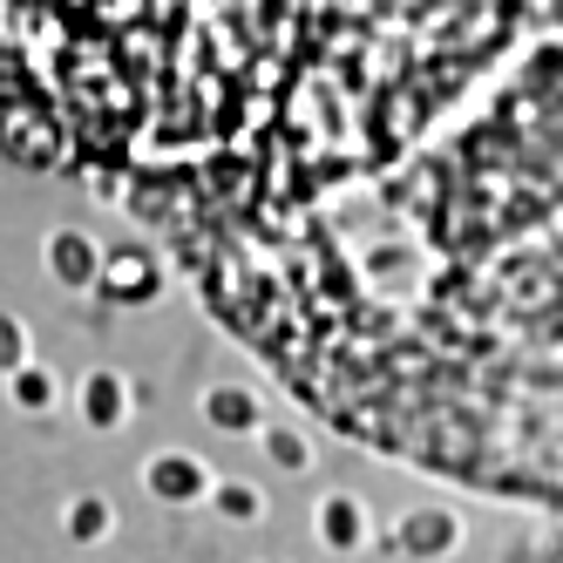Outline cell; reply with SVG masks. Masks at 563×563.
I'll return each mask as SVG.
<instances>
[{"mask_svg":"<svg viewBox=\"0 0 563 563\" xmlns=\"http://www.w3.org/2000/svg\"><path fill=\"white\" fill-rule=\"evenodd\" d=\"M556 0H0V143L143 184L190 258L400 170Z\"/></svg>","mask_w":563,"mask_h":563,"instance_id":"6da1fadb","label":"cell"},{"mask_svg":"<svg viewBox=\"0 0 563 563\" xmlns=\"http://www.w3.org/2000/svg\"><path fill=\"white\" fill-rule=\"evenodd\" d=\"M96 286H102V299H115V306H150L156 286H164V272H156V252L123 245V252H102Z\"/></svg>","mask_w":563,"mask_h":563,"instance_id":"7a4b0ae2","label":"cell"},{"mask_svg":"<svg viewBox=\"0 0 563 563\" xmlns=\"http://www.w3.org/2000/svg\"><path fill=\"white\" fill-rule=\"evenodd\" d=\"M143 489H150L156 503H170V509H190V503H205L211 468L197 462V455H184V449H164V455L143 462Z\"/></svg>","mask_w":563,"mask_h":563,"instance_id":"3957f363","label":"cell"},{"mask_svg":"<svg viewBox=\"0 0 563 563\" xmlns=\"http://www.w3.org/2000/svg\"><path fill=\"white\" fill-rule=\"evenodd\" d=\"M75 408H82V421L96 434H115V428L136 415V387L115 374V367H96V374H82V387H75Z\"/></svg>","mask_w":563,"mask_h":563,"instance_id":"277c9868","label":"cell"},{"mask_svg":"<svg viewBox=\"0 0 563 563\" xmlns=\"http://www.w3.org/2000/svg\"><path fill=\"white\" fill-rule=\"evenodd\" d=\"M42 265L62 292H96V265H102V245L89 231H48L42 245Z\"/></svg>","mask_w":563,"mask_h":563,"instance_id":"5b68a950","label":"cell"},{"mask_svg":"<svg viewBox=\"0 0 563 563\" xmlns=\"http://www.w3.org/2000/svg\"><path fill=\"white\" fill-rule=\"evenodd\" d=\"M312 530H319V543H327L333 556H353L360 543L374 537V522H367V503H360V496L333 489V496H319V509H312Z\"/></svg>","mask_w":563,"mask_h":563,"instance_id":"8992f818","label":"cell"},{"mask_svg":"<svg viewBox=\"0 0 563 563\" xmlns=\"http://www.w3.org/2000/svg\"><path fill=\"white\" fill-rule=\"evenodd\" d=\"M394 543L408 556H455L462 550V516L455 509H415V516H400Z\"/></svg>","mask_w":563,"mask_h":563,"instance_id":"52a82bcc","label":"cell"},{"mask_svg":"<svg viewBox=\"0 0 563 563\" xmlns=\"http://www.w3.org/2000/svg\"><path fill=\"white\" fill-rule=\"evenodd\" d=\"M205 421L218 428V434H258L265 428V400L252 394V387H238V380H224V387H205Z\"/></svg>","mask_w":563,"mask_h":563,"instance_id":"ba28073f","label":"cell"},{"mask_svg":"<svg viewBox=\"0 0 563 563\" xmlns=\"http://www.w3.org/2000/svg\"><path fill=\"white\" fill-rule=\"evenodd\" d=\"M8 400L21 415H55V400H62V380H55V367H42V360H21V367H8Z\"/></svg>","mask_w":563,"mask_h":563,"instance_id":"9c48e42d","label":"cell"},{"mask_svg":"<svg viewBox=\"0 0 563 563\" xmlns=\"http://www.w3.org/2000/svg\"><path fill=\"white\" fill-rule=\"evenodd\" d=\"M62 530H68V543H82V550L109 543L115 537V503L109 496H75L68 516H62Z\"/></svg>","mask_w":563,"mask_h":563,"instance_id":"30bf717a","label":"cell"},{"mask_svg":"<svg viewBox=\"0 0 563 563\" xmlns=\"http://www.w3.org/2000/svg\"><path fill=\"white\" fill-rule=\"evenodd\" d=\"M211 509L224 516V522H258L265 516V489H252V482H211Z\"/></svg>","mask_w":563,"mask_h":563,"instance_id":"8fae6325","label":"cell"},{"mask_svg":"<svg viewBox=\"0 0 563 563\" xmlns=\"http://www.w3.org/2000/svg\"><path fill=\"white\" fill-rule=\"evenodd\" d=\"M258 441H265L272 468H286V475H299V468L312 462V441H306L299 428H278V421H265V428H258Z\"/></svg>","mask_w":563,"mask_h":563,"instance_id":"7c38bea8","label":"cell"},{"mask_svg":"<svg viewBox=\"0 0 563 563\" xmlns=\"http://www.w3.org/2000/svg\"><path fill=\"white\" fill-rule=\"evenodd\" d=\"M21 360H27V327H21L14 312H0V374L21 367Z\"/></svg>","mask_w":563,"mask_h":563,"instance_id":"4fadbf2b","label":"cell"}]
</instances>
